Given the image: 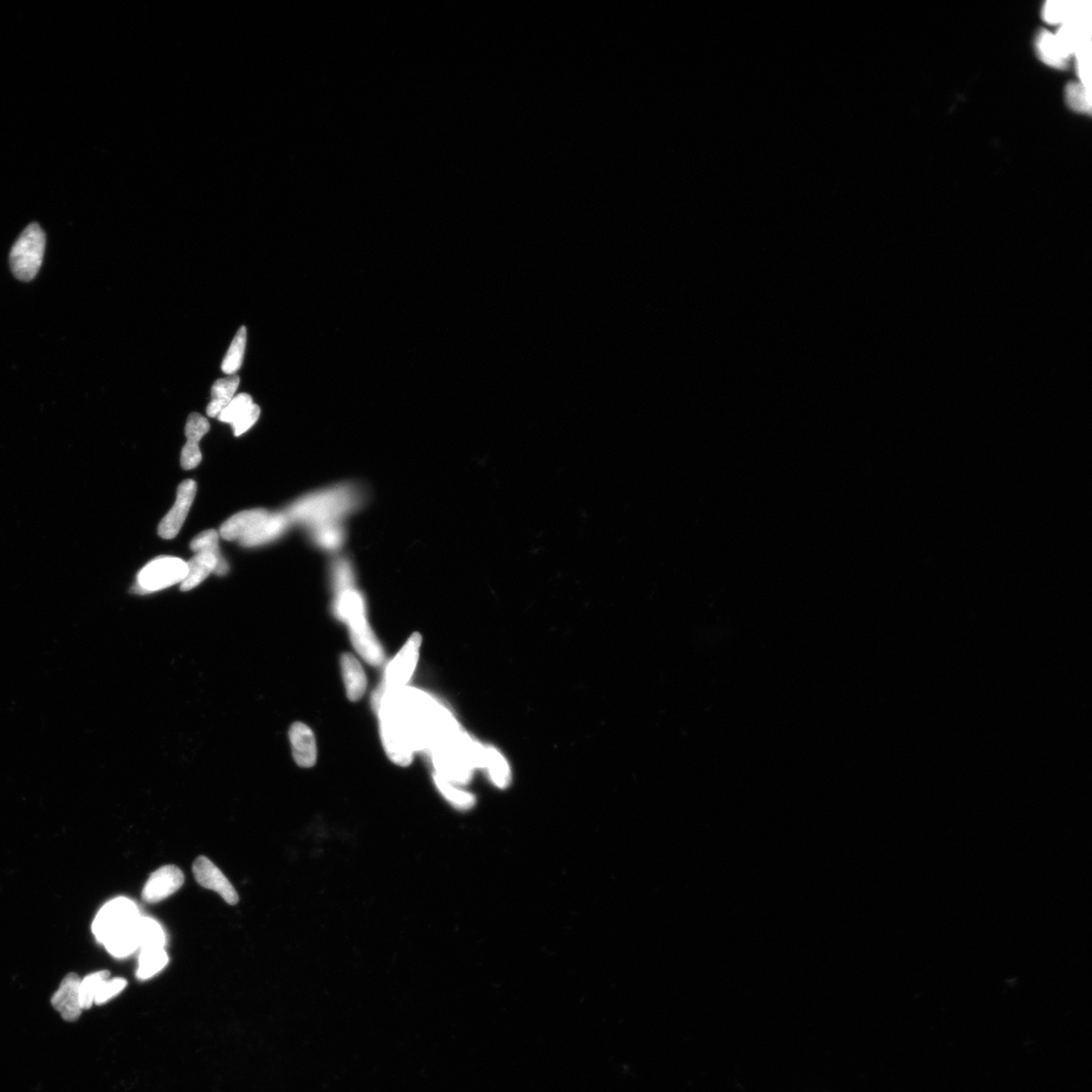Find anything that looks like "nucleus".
<instances>
[{
	"instance_id": "nucleus-1",
	"label": "nucleus",
	"mask_w": 1092,
	"mask_h": 1092,
	"mask_svg": "<svg viewBox=\"0 0 1092 1092\" xmlns=\"http://www.w3.org/2000/svg\"><path fill=\"white\" fill-rule=\"evenodd\" d=\"M363 487L341 483L300 497L284 513L290 525L307 529L310 538L330 530L345 529V522L365 502Z\"/></svg>"
},
{
	"instance_id": "nucleus-2",
	"label": "nucleus",
	"mask_w": 1092,
	"mask_h": 1092,
	"mask_svg": "<svg viewBox=\"0 0 1092 1092\" xmlns=\"http://www.w3.org/2000/svg\"><path fill=\"white\" fill-rule=\"evenodd\" d=\"M333 611L348 625L354 649L364 660L376 667L383 664L385 651L367 622L365 596L357 585L334 593Z\"/></svg>"
},
{
	"instance_id": "nucleus-3",
	"label": "nucleus",
	"mask_w": 1092,
	"mask_h": 1092,
	"mask_svg": "<svg viewBox=\"0 0 1092 1092\" xmlns=\"http://www.w3.org/2000/svg\"><path fill=\"white\" fill-rule=\"evenodd\" d=\"M46 249V235L40 225L30 224L12 247L10 265L16 279L29 282L40 270Z\"/></svg>"
},
{
	"instance_id": "nucleus-4",
	"label": "nucleus",
	"mask_w": 1092,
	"mask_h": 1092,
	"mask_svg": "<svg viewBox=\"0 0 1092 1092\" xmlns=\"http://www.w3.org/2000/svg\"><path fill=\"white\" fill-rule=\"evenodd\" d=\"M380 734L387 757L399 766H409L416 748L402 717L392 704L381 713Z\"/></svg>"
},
{
	"instance_id": "nucleus-5",
	"label": "nucleus",
	"mask_w": 1092,
	"mask_h": 1092,
	"mask_svg": "<svg viewBox=\"0 0 1092 1092\" xmlns=\"http://www.w3.org/2000/svg\"><path fill=\"white\" fill-rule=\"evenodd\" d=\"M187 563L179 558L160 557L154 559L139 572L133 592L148 594L164 590L166 588L183 583L187 576Z\"/></svg>"
},
{
	"instance_id": "nucleus-6",
	"label": "nucleus",
	"mask_w": 1092,
	"mask_h": 1092,
	"mask_svg": "<svg viewBox=\"0 0 1092 1092\" xmlns=\"http://www.w3.org/2000/svg\"><path fill=\"white\" fill-rule=\"evenodd\" d=\"M136 904L125 897L115 898L101 908L93 922L96 940L105 943L111 936L131 928L140 919Z\"/></svg>"
},
{
	"instance_id": "nucleus-7",
	"label": "nucleus",
	"mask_w": 1092,
	"mask_h": 1092,
	"mask_svg": "<svg viewBox=\"0 0 1092 1092\" xmlns=\"http://www.w3.org/2000/svg\"><path fill=\"white\" fill-rule=\"evenodd\" d=\"M421 643V635L418 632L413 633L402 650L387 665L386 677L387 687L402 688L411 680L417 667Z\"/></svg>"
},
{
	"instance_id": "nucleus-8",
	"label": "nucleus",
	"mask_w": 1092,
	"mask_h": 1092,
	"mask_svg": "<svg viewBox=\"0 0 1092 1092\" xmlns=\"http://www.w3.org/2000/svg\"><path fill=\"white\" fill-rule=\"evenodd\" d=\"M196 494L197 483L195 481L186 480L179 484L177 501L158 526L160 538L163 539L176 538L190 512Z\"/></svg>"
},
{
	"instance_id": "nucleus-9",
	"label": "nucleus",
	"mask_w": 1092,
	"mask_h": 1092,
	"mask_svg": "<svg viewBox=\"0 0 1092 1092\" xmlns=\"http://www.w3.org/2000/svg\"><path fill=\"white\" fill-rule=\"evenodd\" d=\"M184 883L183 871L177 866L166 865L151 874L142 891V898L148 903H157L177 893Z\"/></svg>"
},
{
	"instance_id": "nucleus-10",
	"label": "nucleus",
	"mask_w": 1092,
	"mask_h": 1092,
	"mask_svg": "<svg viewBox=\"0 0 1092 1092\" xmlns=\"http://www.w3.org/2000/svg\"><path fill=\"white\" fill-rule=\"evenodd\" d=\"M192 872L198 883L203 887L215 891L231 906L238 903L239 895L236 889L210 859L204 856L198 857L193 863Z\"/></svg>"
},
{
	"instance_id": "nucleus-11",
	"label": "nucleus",
	"mask_w": 1092,
	"mask_h": 1092,
	"mask_svg": "<svg viewBox=\"0 0 1092 1092\" xmlns=\"http://www.w3.org/2000/svg\"><path fill=\"white\" fill-rule=\"evenodd\" d=\"M80 982L76 973L67 974L51 998L52 1005L66 1022H75L81 1016Z\"/></svg>"
},
{
	"instance_id": "nucleus-12",
	"label": "nucleus",
	"mask_w": 1092,
	"mask_h": 1092,
	"mask_svg": "<svg viewBox=\"0 0 1092 1092\" xmlns=\"http://www.w3.org/2000/svg\"><path fill=\"white\" fill-rule=\"evenodd\" d=\"M211 429L210 423L198 413H191L185 425L187 442L182 451L180 464L186 470L193 469L202 462V452L198 443Z\"/></svg>"
},
{
	"instance_id": "nucleus-13",
	"label": "nucleus",
	"mask_w": 1092,
	"mask_h": 1092,
	"mask_svg": "<svg viewBox=\"0 0 1092 1092\" xmlns=\"http://www.w3.org/2000/svg\"><path fill=\"white\" fill-rule=\"evenodd\" d=\"M289 525L290 522L286 513H269L267 518L239 539V542L245 547L268 544L286 533Z\"/></svg>"
},
{
	"instance_id": "nucleus-14",
	"label": "nucleus",
	"mask_w": 1092,
	"mask_h": 1092,
	"mask_svg": "<svg viewBox=\"0 0 1092 1092\" xmlns=\"http://www.w3.org/2000/svg\"><path fill=\"white\" fill-rule=\"evenodd\" d=\"M294 759L302 768H312L316 762V742L312 729L302 722H296L289 729Z\"/></svg>"
},
{
	"instance_id": "nucleus-15",
	"label": "nucleus",
	"mask_w": 1092,
	"mask_h": 1092,
	"mask_svg": "<svg viewBox=\"0 0 1092 1092\" xmlns=\"http://www.w3.org/2000/svg\"><path fill=\"white\" fill-rule=\"evenodd\" d=\"M187 576L180 585L183 592L191 591L210 576L212 573L222 576L221 566L216 555L209 552L197 553L195 557L187 563Z\"/></svg>"
},
{
	"instance_id": "nucleus-16",
	"label": "nucleus",
	"mask_w": 1092,
	"mask_h": 1092,
	"mask_svg": "<svg viewBox=\"0 0 1092 1092\" xmlns=\"http://www.w3.org/2000/svg\"><path fill=\"white\" fill-rule=\"evenodd\" d=\"M269 512L263 509L248 510L232 516L219 528V535L225 540H239L267 518Z\"/></svg>"
},
{
	"instance_id": "nucleus-17",
	"label": "nucleus",
	"mask_w": 1092,
	"mask_h": 1092,
	"mask_svg": "<svg viewBox=\"0 0 1092 1092\" xmlns=\"http://www.w3.org/2000/svg\"><path fill=\"white\" fill-rule=\"evenodd\" d=\"M341 669L348 699L352 702L360 700L365 693L367 678L359 661L351 654H344Z\"/></svg>"
},
{
	"instance_id": "nucleus-18",
	"label": "nucleus",
	"mask_w": 1092,
	"mask_h": 1092,
	"mask_svg": "<svg viewBox=\"0 0 1092 1092\" xmlns=\"http://www.w3.org/2000/svg\"><path fill=\"white\" fill-rule=\"evenodd\" d=\"M1037 55L1047 66L1062 69L1071 57L1058 40L1056 34L1042 31L1036 40Z\"/></svg>"
},
{
	"instance_id": "nucleus-19",
	"label": "nucleus",
	"mask_w": 1092,
	"mask_h": 1092,
	"mask_svg": "<svg viewBox=\"0 0 1092 1092\" xmlns=\"http://www.w3.org/2000/svg\"><path fill=\"white\" fill-rule=\"evenodd\" d=\"M239 384H240V379L236 374L215 381L212 387V400L206 408V414L209 417L216 418L221 414L235 397Z\"/></svg>"
},
{
	"instance_id": "nucleus-20",
	"label": "nucleus",
	"mask_w": 1092,
	"mask_h": 1092,
	"mask_svg": "<svg viewBox=\"0 0 1092 1092\" xmlns=\"http://www.w3.org/2000/svg\"><path fill=\"white\" fill-rule=\"evenodd\" d=\"M1084 3L1052 0L1043 8L1044 21L1052 24H1064L1087 12Z\"/></svg>"
},
{
	"instance_id": "nucleus-21",
	"label": "nucleus",
	"mask_w": 1092,
	"mask_h": 1092,
	"mask_svg": "<svg viewBox=\"0 0 1092 1092\" xmlns=\"http://www.w3.org/2000/svg\"><path fill=\"white\" fill-rule=\"evenodd\" d=\"M483 768L487 769L493 783L499 788H506L511 781V772L505 758L493 747L484 749Z\"/></svg>"
},
{
	"instance_id": "nucleus-22",
	"label": "nucleus",
	"mask_w": 1092,
	"mask_h": 1092,
	"mask_svg": "<svg viewBox=\"0 0 1092 1092\" xmlns=\"http://www.w3.org/2000/svg\"><path fill=\"white\" fill-rule=\"evenodd\" d=\"M136 933L141 949L164 948L165 934L156 921L150 917H140L136 925Z\"/></svg>"
},
{
	"instance_id": "nucleus-23",
	"label": "nucleus",
	"mask_w": 1092,
	"mask_h": 1092,
	"mask_svg": "<svg viewBox=\"0 0 1092 1092\" xmlns=\"http://www.w3.org/2000/svg\"><path fill=\"white\" fill-rule=\"evenodd\" d=\"M129 928L122 932L111 936L103 946L106 947L108 952L115 958H125L133 954L139 948L137 933H136V925Z\"/></svg>"
},
{
	"instance_id": "nucleus-24",
	"label": "nucleus",
	"mask_w": 1092,
	"mask_h": 1092,
	"mask_svg": "<svg viewBox=\"0 0 1092 1092\" xmlns=\"http://www.w3.org/2000/svg\"><path fill=\"white\" fill-rule=\"evenodd\" d=\"M167 963L168 956L164 948L141 949L137 977L141 980L150 979L163 970Z\"/></svg>"
},
{
	"instance_id": "nucleus-25",
	"label": "nucleus",
	"mask_w": 1092,
	"mask_h": 1092,
	"mask_svg": "<svg viewBox=\"0 0 1092 1092\" xmlns=\"http://www.w3.org/2000/svg\"><path fill=\"white\" fill-rule=\"evenodd\" d=\"M433 780H435L439 792L456 809L468 810L475 806L476 797L473 794L460 789V788L456 787L455 784L439 776L436 773L433 775Z\"/></svg>"
},
{
	"instance_id": "nucleus-26",
	"label": "nucleus",
	"mask_w": 1092,
	"mask_h": 1092,
	"mask_svg": "<svg viewBox=\"0 0 1092 1092\" xmlns=\"http://www.w3.org/2000/svg\"><path fill=\"white\" fill-rule=\"evenodd\" d=\"M247 330L242 326L239 329L227 354L223 360L222 371L227 374H235L242 365L245 348H247Z\"/></svg>"
},
{
	"instance_id": "nucleus-27",
	"label": "nucleus",
	"mask_w": 1092,
	"mask_h": 1092,
	"mask_svg": "<svg viewBox=\"0 0 1092 1092\" xmlns=\"http://www.w3.org/2000/svg\"><path fill=\"white\" fill-rule=\"evenodd\" d=\"M191 551L196 553L199 552H209L216 555V558L219 561V566H221L222 576L229 572L228 563L223 558L221 552H219V532H216V530H205V532L199 533L191 542Z\"/></svg>"
},
{
	"instance_id": "nucleus-28",
	"label": "nucleus",
	"mask_w": 1092,
	"mask_h": 1092,
	"mask_svg": "<svg viewBox=\"0 0 1092 1092\" xmlns=\"http://www.w3.org/2000/svg\"><path fill=\"white\" fill-rule=\"evenodd\" d=\"M1065 101L1075 112L1089 114L1091 108L1089 88L1082 82H1071L1065 88Z\"/></svg>"
},
{
	"instance_id": "nucleus-29",
	"label": "nucleus",
	"mask_w": 1092,
	"mask_h": 1092,
	"mask_svg": "<svg viewBox=\"0 0 1092 1092\" xmlns=\"http://www.w3.org/2000/svg\"><path fill=\"white\" fill-rule=\"evenodd\" d=\"M109 972L102 970L87 975L80 982V1004L82 1010H88L94 1004V998L103 981L108 979Z\"/></svg>"
},
{
	"instance_id": "nucleus-30",
	"label": "nucleus",
	"mask_w": 1092,
	"mask_h": 1092,
	"mask_svg": "<svg viewBox=\"0 0 1092 1092\" xmlns=\"http://www.w3.org/2000/svg\"><path fill=\"white\" fill-rule=\"evenodd\" d=\"M252 404H254V400L248 393H239V395L233 398L230 404L219 415V421L230 424L234 423L245 411L250 408Z\"/></svg>"
},
{
	"instance_id": "nucleus-31",
	"label": "nucleus",
	"mask_w": 1092,
	"mask_h": 1092,
	"mask_svg": "<svg viewBox=\"0 0 1092 1092\" xmlns=\"http://www.w3.org/2000/svg\"><path fill=\"white\" fill-rule=\"evenodd\" d=\"M127 981L124 978L107 979L102 982L98 993L94 998L95 1005H103L108 1003L125 990Z\"/></svg>"
},
{
	"instance_id": "nucleus-32",
	"label": "nucleus",
	"mask_w": 1092,
	"mask_h": 1092,
	"mask_svg": "<svg viewBox=\"0 0 1092 1092\" xmlns=\"http://www.w3.org/2000/svg\"><path fill=\"white\" fill-rule=\"evenodd\" d=\"M261 412L260 406L254 403L248 410L245 411L243 414L236 420L234 423H232L231 425L233 430H234L235 436H240L243 433L249 430L252 426L256 423L258 418H260Z\"/></svg>"
}]
</instances>
